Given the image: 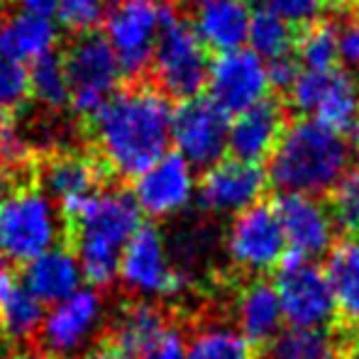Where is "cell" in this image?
<instances>
[{"instance_id":"31","label":"cell","mask_w":359,"mask_h":359,"mask_svg":"<svg viewBox=\"0 0 359 359\" xmlns=\"http://www.w3.org/2000/svg\"><path fill=\"white\" fill-rule=\"evenodd\" d=\"M298 59L308 72H330L337 62V29L327 22H313L298 34Z\"/></svg>"},{"instance_id":"27","label":"cell","mask_w":359,"mask_h":359,"mask_svg":"<svg viewBox=\"0 0 359 359\" xmlns=\"http://www.w3.org/2000/svg\"><path fill=\"white\" fill-rule=\"evenodd\" d=\"M44 306L29 293L25 284H18L0 308V335L10 345H27L44 320Z\"/></svg>"},{"instance_id":"38","label":"cell","mask_w":359,"mask_h":359,"mask_svg":"<svg viewBox=\"0 0 359 359\" xmlns=\"http://www.w3.org/2000/svg\"><path fill=\"white\" fill-rule=\"evenodd\" d=\"M266 74H269V86H274L279 90H288L293 86V81L298 79L301 69H298V62L291 54H284V57L271 59L269 67H266Z\"/></svg>"},{"instance_id":"2","label":"cell","mask_w":359,"mask_h":359,"mask_svg":"<svg viewBox=\"0 0 359 359\" xmlns=\"http://www.w3.org/2000/svg\"><path fill=\"white\" fill-rule=\"evenodd\" d=\"M140 225L142 215L135 196L120 189H105L86 201L76 213L59 217V247H67L79 257L88 284L105 288L120 274V257Z\"/></svg>"},{"instance_id":"37","label":"cell","mask_w":359,"mask_h":359,"mask_svg":"<svg viewBox=\"0 0 359 359\" xmlns=\"http://www.w3.org/2000/svg\"><path fill=\"white\" fill-rule=\"evenodd\" d=\"M140 359H186V332L179 318Z\"/></svg>"},{"instance_id":"28","label":"cell","mask_w":359,"mask_h":359,"mask_svg":"<svg viewBox=\"0 0 359 359\" xmlns=\"http://www.w3.org/2000/svg\"><path fill=\"white\" fill-rule=\"evenodd\" d=\"M359 113V88L350 74L345 72H332L330 83L325 88V95L316 108V120L325 125L332 133H342V130L352 128Z\"/></svg>"},{"instance_id":"41","label":"cell","mask_w":359,"mask_h":359,"mask_svg":"<svg viewBox=\"0 0 359 359\" xmlns=\"http://www.w3.org/2000/svg\"><path fill=\"white\" fill-rule=\"evenodd\" d=\"M18 3L22 5L27 13L42 15V18H47L49 13H54V10H57V0H18Z\"/></svg>"},{"instance_id":"5","label":"cell","mask_w":359,"mask_h":359,"mask_svg":"<svg viewBox=\"0 0 359 359\" xmlns=\"http://www.w3.org/2000/svg\"><path fill=\"white\" fill-rule=\"evenodd\" d=\"M62 64L74 110L83 120L93 118L123 83V67L113 44L100 32H79L64 44Z\"/></svg>"},{"instance_id":"36","label":"cell","mask_w":359,"mask_h":359,"mask_svg":"<svg viewBox=\"0 0 359 359\" xmlns=\"http://www.w3.org/2000/svg\"><path fill=\"white\" fill-rule=\"evenodd\" d=\"M264 10L274 13L291 27H308L318 20L325 0H259Z\"/></svg>"},{"instance_id":"32","label":"cell","mask_w":359,"mask_h":359,"mask_svg":"<svg viewBox=\"0 0 359 359\" xmlns=\"http://www.w3.org/2000/svg\"><path fill=\"white\" fill-rule=\"evenodd\" d=\"M330 217L345 232L359 230V166H350L330 189Z\"/></svg>"},{"instance_id":"10","label":"cell","mask_w":359,"mask_h":359,"mask_svg":"<svg viewBox=\"0 0 359 359\" xmlns=\"http://www.w3.org/2000/svg\"><path fill=\"white\" fill-rule=\"evenodd\" d=\"M230 123L227 113L220 110L210 98H189L174 110L171 137L176 140L179 154L198 169H210L227 149Z\"/></svg>"},{"instance_id":"4","label":"cell","mask_w":359,"mask_h":359,"mask_svg":"<svg viewBox=\"0 0 359 359\" xmlns=\"http://www.w3.org/2000/svg\"><path fill=\"white\" fill-rule=\"evenodd\" d=\"M149 69L154 76L151 83L166 95L181 100L196 98L208 83V52L196 34L194 25L186 22L169 5L161 10V27Z\"/></svg>"},{"instance_id":"46","label":"cell","mask_w":359,"mask_h":359,"mask_svg":"<svg viewBox=\"0 0 359 359\" xmlns=\"http://www.w3.org/2000/svg\"><path fill=\"white\" fill-rule=\"evenodd\" d=\"M357 10H359V3H357Z\"/></svg>"},{"instance_id":"14","label":"cell","mask_w":359,"mask_h":359,"mask_svg":"<svg viewBox=\"0 0 359 359\" xmlns=\"http://www.w3.org/2000/svg\"><path fill=\"white\" fill-rule=\"evenodd\" d=\"M176 320L174 313L154 303L128 298L113 313L108 323L100 327L95 340L108 342L110 347L128 359H140L171 327Z\"/></svg>"},{"instance_id":"11","label":"cell","mask_w":359,"mask_h":359,"mask_svg":"<svg viewBox=\"0 0 359 359\" xmlns=\"http://www.w3.org/2000/svg\"><path fill=\"white\" fill-rule=\"evenodd\" d=\"M286 235L271 203H255L242 210L230 227L227 250L242 271L262 274L276 269L286 255Z\"/></svg>"},{"instance_id":"44","label":"cell","mask_w":359,"mask_h":359,"mask_svg":"<svg viewBox=\"0 0 359 359\" xmlns=\"http://www.w3.org/2000/svg\"><path fill=\"white\" fill-rule=\"evenodd\" d=\"M0 208H3V201H0Z\"/></svg>"},{"instance_id":"7","label":"cell","mask_w":359,"mask_h":359,"mask_svg":"<svg viewBox=\"0 0 359 359\" xmlns=\"http://www.w3.org/2000/svg\"><path fill=\"white\" fill-rule=\"evenodd\" d=\"M57 237L52 203L39 184L20 186L5 194L0 208V247L18 266L29 264Z\"/></svg>"},{"instance_id":"6","label":"cell","mask_w":359,"mask_h":359,"mask_svg":"<svg viewBox=\"0 0 359 359\" xmlns=\"http://www.w3.org/2000/svg\"><path fill=\"white\" fill-rule=\"evenodd\" d=\"M113 181V171L90 147L74 149L57 144L37 151V184L57 201L59 217L76 213Z\"/></svg>"},{"instance_id":"40","label":"cell","mask_w":359,"mask_h":359,"mask_svg":"<svg viewBox=\"0 0 359 359\" xmlns=\"http://www.w3.org/2000/svg\"><path fill=\"white\" fill-rule=\"evenodd\" d=\"M74 359H128V357H123L118 350H115V347H110L108 342L95 340L93 347H88L83 355H79V357H74Z\"/></svg>"},{"instance_id":"12","label":"cell","mask_w":359,"mask_h":359,"mask_svg":"<svg viewBox=\"0 0 359 359\" xmlns=\"http://www.w3.org/2000/svg\"><path fill=\"white\" fill-rule=\"evenodd\" d=\"M205 86L217 108L227 115H240L266 98L269 74L259 54L252 49H232L210 64Z\"/></svg>"},{"instance_id":"13","label":"cell","mask_w":359,"mask_h":359,"mask_svg":"<svg viewBox=\"0 0 359 359\" xmlns=\"http://www.w3.org/2000/svg\"><path fill=\"white\" fill-rule=\"evenodd\" d=\"M120 276L133 291L174 296L186 286V276L171 266L164 242L154 225L142 222L120 257Z\"/></svg>"},{"instance_id":"26","label":"cell","mask_w":359,"mask_h":359,"mask_svg":"<svg viewBox=\"0 0 359 359\" xmlns=\"http://www.w3.org/2000/svg\"><path fill=\"white\" fill-rule=\"evenodd\" d=\"M186 359H259V352L230 323H203L194 327Z\"/></svg>"},{"instance_id":"22","label":"cell","mask_w":359,"mask_h":359,"mask_svg":"<svg viewBox=\"0 0 359 359\" xmlns=\"http://www.w3.org/2000/svg\"><path fill=\"white\" fill-rule=\"evenodd\" d=\"M325 274L330 279L337 306V318L332 325L359 342V242H337L330 252Z\"/></svg>"},{"instance_id":"29","label":"cell","mask_w":359,"mask_h":359,"mask_svg":"<svg viewBox=\"0 0 359 359\" xmlns=\"http://www.w3.org/2000/svg\"><path fill=\"white\" fill-rule=\"evenodd\" d=\"M29 81H32V95H37L47 108L64 110L67 105H72L62 57H57L54 52L34 59L29 69Z\"/></svg>"},{"instance_id":"8","label":"cell","mask_w":359,"mask_h":359,"mask_svg":"<svg viewBox=\"0 0 359 359\" xmlns=\"http://www.w3.org/2000/svg\"><path fill=\"white\" fill-rule=\"evenodd\" d=\"M276 293L291 327H330L337 318L335 293L327 274L313 259L286 252L276 266Z\"/></svg>"},{"instance_id":"20","label":"cell","mask_w":359,"mask_h":359,"mask_svg":"<svg viewBox=\"0 0 359 359\" xmlns=\"http://www.w3.org/2000/svg\"><path fill=\"white\" fill-rule=\"evenodd\" d=\"M259 359H359V342L340 327H291L259 350Z\"/></svg>"},{"instance_id":"21","label":"cell","mask_w":359,"mask_h":359,"mask_svg":"<svg viewBox=\"0 0 359 359\" xmlns=\"http://www.w3.org/2000/svg\"><path fill=\"white\" fill-rule=\"evenodd\" d=\"M237 330L255 347H264L279 335L284 313L276 286L264 279H250L237 286L235 293Z\"/></svg>"},{"instance_id":"33","label":"cell","mask_w":359,"mask_h":359,"mask_svg":"<svg viewBox=\"0 0 359 359\" xmlns=\"http://www.w3.org/2000/svg\"><path fill=\"white\" fill-rule=\"evenodd\" d=\"M29 95H32L29 72L20 62L0 54V110L20 113Z\"/></svg>"},{"instance_id":"42","label":"cell","mask_w":359,"mask_h":359,"mask_svg":"<svg viewBox=\"0 0 359 359\" xmlns=\"http://www.w3.org/2000/svg\"><path fill=\"white\" fill-rule=\"evenodd\" d=\"M325 3H330L335 10H350V8H357L359 0H325Z\"/></svg>"},{"instance_id":"16","label":"cell","mask_w":359,"mask_h":359,"mask_svg":"<svg viewBox=\"0 0 359 359\" xmlns=\"http://www.w3.org/2000/svg\"><path fill=\"white\" fill-rule=\"evenodd\" d=\"M100 316V296L95 291H79L64 298L59 306L44 316L39 330L27 345L47 352V355L64 359L67 352L76 350L93 330Z\"/></svg>"},{"instance_id":"39","label":"cell","mask_w":359,"mask_h":359,"mask_svg":"<svg viewBox=\"0 0 359 359\" xmlns=\"http://www.w3.org/2000/svg\"><path fill=\"white\" fill-rule=\"evenodd\" d=\"M337 54L347 67H359V22H350L337 32Z\"/></svg>"},{"instance_id":"18","label":"cell","mask_w":359,"mask_h":359,"mask_svg":"<svg viewBox=\"0 0 359 359\" xmlns=\"http://www.w3.org/2000/svg\"><path fill=\"white\" fill-rule=\"evenodd\" d=\"M194 196V171L181 154H164L135 181V201L140 210L151 217H164L184 205Z\"/></svg>"},{"instance_id":"43","label":"cell","mask_w":359,"mask_h":359,"mask_svg":"<svg viewBox=\"0 0 359 359\" xmlns=\"http://www.w3.org/2000/svg\"><path fill=\"white\" fill-rule=\"evenodd\" d=\"M352 144L359 149V113H357V118H355V123H352Z\"/></svg>"},{"instance_id":"9","label":"cell","mask_w":359,"mask_h":359,"mask_svg":"<svg viewBox=\"0 0 359 359\" xmlns=\"http://www.w3.org/2000/svg\"><path fill=\"white\" fill-rule=\"evenodd\" d=\"M159 0H113L105 15V37L113 44L123 74L130 81L142 79L149 69L154 44L161 27Z\"/></svg>"},{"instance_id":"35","label":"cell","mask_w":359,"mask_h":359,"mask_svg":"<svg viewBox=\"0 0 359 359\" xmlns=\"http://www.w3.org/2000/svg\"><path fill=\"white\" fill-rule=\"evenodd\" d=\"M335 69L330 72H301L298 79L293 81V86L288 88V103L296 113H316L318 103L325 95V88L330 83V76Z\"/></svg>"},{"instance_id":"47","label":"cell","mask_w":359,"mask_h":359,"mask_svg":"<svg viewBox=\"0 0 359 359\" xmlns=\"http://www.w3.org/2000/svg\"><path fill=\"white\" fill-rule=\"evenodd\" d=\"M201 3H203V0H201Z\"/></svg>"},{"instance_id":"15","label":"cell","mask_w":359,"mask_h":359,"mask_svg":"<svg viewBox=\"0 0 359 359\" xmlns=\"http://www.w3.org/2000/svg\"><path fill=\"white\" fill-rule=\"evenodd\" d=\"M266 189V171L259 164L222 159L205 171L198 186V201L210 213H242L259 201Z\"/></svg>"},{"instance_id":"23","label":"cell","mask_w":359,"mask_h":359,"mask_svg":"<svg viewBox=\"0 0 359 359\" xmlns=\"http://www.w3.org/2000/svg\"><path fill=\"white\" fill-rule=\"evenodd\" d=\"M250 0H203L196 13V34L220 54L240 49L250 32Z\"/></svg>"},{"instance_id":"34","label":"cell","mask_w":359,"mask_h":359,"mask_svg":"<svg viewBox=\"0 0 359 359\" xmlns=\"http://www.w3.org/2000/svg\"><path fill=\"white\" fill-rule=\"evenodd\" d=\"M110 0H57V13L62 25L72 32H93L105 20Z\"/></svg>"},{"instance_id":"24","label":"cell","mask_w":359,"mask_h":359,"mask_svg":"<svg viewBox=\"0 0 359 359\" xmlns=\"http://www.w3.org/2000/svg\"><path fill=\"white\" fill-rule=\"evenodd\" d=\"M20 276L44 308L74 296L81 284V271L67 247H57L47 255H39L29 264L20 266Z\"/></svg>"},{"instance_id":"1","label":"cell","mask_w":359,"mask_h":359,"mask_svg":"<svg viewBox=\"0 0 359 359\" xmlns=\"http://www.w3.org/2000/svg\"><path fill=\"white\" fill-rule=\"evenodd\" d=\"M171 118L174 110L164 90L135 79L86 120L90 149L105 161L115 179H135L164 156Z\"/></svg>"},{"instance_id":"25","label":"cell","mask_w":359,"mask_h":359,"mask_svg":"<svg viewBox=\"0 0 359 359\" xmlns=\"http://www.w3.org/2000/svg\"><path fill=\"white\" fill-rule=\"evenodd\" d=\"M57 44L54 25L42 15H0V54L15 62H34Z\"/></svg>"},{"instance_id":"17","label":"cell","mask_w":359,"mask_h":359,"mask_svg":"<svg viewBox=\"0 0 359 359\" xmlns=\"http://www.w3.org/2000/svg\"><path fill=\"white\" fill-rule=\"evenodd\" d=\"M274 208L281 227H284L291 255H298L303 259H316L323 252L330 250L335 222L330 217V210L323 208L313 196L284 194L274 203Z\"/></svg>"},{"instance_id":"45","label":"cell","mask_w":359,"mask_h":359,"mask_svg":"<svg viewBox=\"0 0 359 359\" xmlns=\"http://www.w3.org/2000/svg\"><path fill=\"white\" fill-rule=\"evenodd\" d=\"M0 342H3V335H0Z\"/></svg>"},{"instance_id":"3","label":"cell","mask_w":359,"mask_h":359,"mask_svg":"<svg viewBox=\"0 0 359 359\" xmlns=\"http://www.w3.org/2000/svg\"><path fill=\"white\" fill-rule=\"evenodd\" d=\"M350 169V144L318 120H298L284 130L269 164V179L284 194L318 196Z\"/></svg>"},{"instance_id":"30","label":"cell","mask_w":359,"mask_h":359,"mask_svg":"<svg viewBox=\"0 0 359 359\" xmlns=\"http://www.w3.org/2000/svg\"><path fill=\"white\" fill-rule=\"evenodd\" d=\"M247 39L252 44V52L271 62V59L288 54V49L293 47V29L269 10H257L250 20Z\"/></svg>"},{"instance_id":"19","label":"cell","mask_w":359,"mask_h":359,"mask_svg":"<svg viewBox=\"0 0 359 359\" xmlns=\"http://www.w3.org/2000/svg\"><path fill=\"white\" fill-rule=\"evenodd\" d=\"M286 130V110L279 100L264 98L257 105L247 108L237 115L230 125L227 135V149L232 151V159L259 164L269 154H274L281 135Z\"/></svg>"}]
</instances>
